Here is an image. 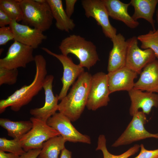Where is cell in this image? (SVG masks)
<instances>
[{
    "mask_svg": "<svg viewBox=\"0 0 158 158\" xmlns=\"http://www.w3.org/2000/svg\"><path fill=\"white\" fill-rule=\"evenodd\" d=\"M30 120L32 123V128L20 139L25 152L34 149H42L44 142L51 138L60 135L46 122L33 117Z\"/></svg>",
    "mask_w": 158,
    "mask_h": 158,
    "instance_id": "cell-5",
    "label": "cell"
},
{
    "mask_svg": "<svg viewBox=\"0 0 158 158\" xmlns=\"http://www.w3.org/2000/svg\"><path fill=\"white\" fill-rule=\"evenodd\" d=\"M107 74L100 72L92 75L86 107L95 111L106 106L110 99Z\"/></svg>",
    "mask_w": 158,
    "mask_h": 158,
    "instance_id": "cell-7",
    "label": "cell"
},
{
    "mask_svg": "<svg viewBox=\"0 0 158 158\" xmlns=\"http://www.w3.org/2000/svg\"><path fill=\"white\" fill-rule=\"evenodd\" d=\"M0 125L7 130L9 136L13 139H20L32 128V123L30 120L13 121L1 118Z\"/></svg>",
    "mask_w": 158,
    "mask_h": 158,
    "instance_id": "cell-22",
    "label": "cell"
},
{
    "mask_svg": "<svg viewBox=\"0 0 158 158\" xmlns=\"http://www.w3.org/2000/svg\"><path fill=\"white\" fill-rule=\"evenodd\" d=\"M71 152L65 148L61 151L59 158H71Z\"/></svg>",
    "mask_w": 158,
    "mask_h": 158,
    "instance_id": "cell-35",
    "label": "cell"
},
{
    "mask_svg": "<svg viewBox=\"0 0 158 158\" xmlns=\"http://www.w3.org/2000/svg\"><path fill=\"white\" fill-rule=\"evenodd\" d=\"M113 44L109 55L107 70L108 73L125 66L127 44L124 36L118 33L111 40Z\"/></svg>",
    "mask_w": 158,
    "mask_h": 158,
    "instance_id": "cell-17",
    "label": "cell"
},
{
    "mask_svg": "<svg viewBox=\"0 0 158 158\" xmlns=\"http://www.w3.org/2000/svg\"><path fill=\"white\" fill-rule=\"evenodd\" d=\"M36 72L32 82L16 90L6 99L0 101V113H2L10 107L12 111L17 112L28 104L43 88L44 80L47 73V62L43 55L35 56Z\"/></svg>",
    "mask_w": 158,
    "mask_h": 158,
    "instance_id": "cell-1",
    "label": "cell"
},
{
    "mask_svg": "<svg viewBox=\"0 0 158 158\" xmlns=\"http://www.w3.org/2000/svg\"><path fill=\"white\" fill-rule=\"evenodd\" d=\"M147 121L146 115L139 111L133 116L131 121L119 137L112 144L113 147L130 144L133 142L149 138L158 139V134L148 132L144 127Z\"/></svg>",
    "mask_w": 158,
    "mask_h": 158,
    "instance_id": "cell-6",
    "label": "cell"
},
{
    "mask_svg": "<svg viewBox=\"0 0 158 158\" xmlns=\"http://www.w3.org/2000/svg\"><path fill=\"white\" fill-rule=\"evenodd\" d=\"M140 145L135 144L127 151L119 155L111 154L108 151L106 146V139L104 135H99L97 141L96 150H101L103 154V158H128L134 154L139 151Z\"/></svg>",
    "mask_w": 158,
    "mask_h": 158,
    "instance_id": "cell-25",
    "label": "cell"
},
{
    "mask_svg": "<svg viewBox=\"0 0 158 158\" xmlns=\"http://www.w3.org/2000/svg\"><path fill=\"white\" fill-rule=\"evenodd\" d=\"M32 47L16 41L9 47L6 56L0 59V68L8 69L25 68L30 62L34 61Z\"/></svg>",
    "mask_w": 158,
    "mask_h": 158,
    "instance_id": "cell-8",
    "label": "cell"
},
{
    "mask_svg": "<svg viewBox=\"0 0 158 158\" xmlns=\"http://www.w3.org/2000/svg\"><path fill=\"white\" fill-rule=\"evenodd\" d=\"M110 94L120 91L128 92L134 88V80L137 78L136 73L126 66L108 73L107 74Z\"/></svg>",
    "mask_w": 158,
    "mask_h": 158,
    "instance_id": "cell-16",
    "label": "cell"
},
{
    "mask_svg": "<svg viewBox=\"0 0 158 158\" xmlns=\"http://www.w3.org/2000/svg\"><path fill=\"white\" fill-rule=\"evenodd\" d=\"M128 92L131 101L129 114L132 116L140 109L145 114H149L153 107H158V94L134 88Z\"/></svg>",
    "mask_w": 158,
    "mask_h": 158,
    "instance_id": "cell-15",
    "label": "cell"
},
{
    "mask_svg": "<svg viewBox=\"0 0 158 158\" xmlns=\"http://www.w3.org/2000/svg\"><path fill=\"white\" fill-rule=\"evenodd\" d=\"M41 49L48 54L56 58L63 66V71L61 79L62 87L58 95L59 100L61 101L67 95L70 87L74 83L76 79L85 72L84 68L79 64L74 63L68 56L56 54L45 47Z\"/></svg>",
    "mask_w": 158,
    "mask_h": 158,
    "instance_id": "cell-12",
    "label": "cell"
},
{
    "mask_svg": "<svg viewBox=\"0 0 158 158\" xmlns=\"http://www.w3.org/2000/svg\"><path fill=\"white\" fill-rule=\"evenodd\" d=\"M138 40L136 36L126 40L127 48L125 66L139 74L143 68L156 58L151 49H140L138 46Z\"/></svg>",
    "mask_w": 158,
    "mask_h": 158,
    "instance_id": "cell-9",
    "label": "cell"
},
{
    "mask_svg": "<svg viewBox=\"0 0 158 158\" xmlns=\"http://www.w3.org/2000/svg\"><path fill=\"white\" fill-rule=\"evenodd\" d=\"M157 158H158V157Z\"/></svg>",
    "mask_w": 158,
    "mask_h": 158,
    "instance_id": "cell-37",
    "label": "cell"
},
{
    "mask_svg": "<svg viewBox=\"0 0 158 158\" xmlns=\"http://www.w3.org/2000/svg\"><path fill=\"white\" fill-rule=\"evenodd\" d=\"M54 18L56 20V26L59 30L69 32L74 29L75 24L64 10L61 0H47Z\"/></svg>",
    "mask_w": 158,
    "mask_h": 158,
    "instance_id": "cell-21",
    "label": "cell"
},
{
    "mask_svg": "<svg viewBox=\"0 0 158 158\" xmlns=\"http://www.w3.org/2000/svg\"><path fill=\"white\" fill-rule=\"evenodd\" d=\"M92 75L84 72L73 84L69 93L59 104L58 111L72 122L78 120L86 107Z\"/></svg>",
    "mask_w": 158,
    "mask_h": 158,
    "instance_id": "cell-2",
    "label": "cell"
},
{
    "mask_svg": "<svg viewBox=\"0 0 158 158\" xmlns=\"http://www.w3.org/2000/svg\"><path fill=\"white\" fill-rule=\"evenodd\" d=\"M19 155L12 153H6L0 150V158H19Z\"/></svg>",
    "mask_w": 158,
    "mask_h": 158,
    "instance_id": "cell-34",
    "label": "cell"
},
{
    "mask_svg": "<svg viewBox=\"0 0 158 158\" xmlns=\"http://www.w3.org/2000/svg\"><path fill=\"white\" fill-rule=\"evenodd\" d=\"M134 88L148 92L158 93V60L147 65L140 74Z\"/></svg>",
    "mask_w": 158,
    "mask_h": 158,
    "instance_id": "cell-19",
    "label": "cell"
},
{
    "mask_svg": "<svg viewBox=\"0 0 158 158\" xmlns=\"http://www.w3.org/2000/svg\"><path fill=\"white\" fill-rule=\"evenodd\" d=\"M108 11L109 16L121 21L128 27L134 29L139 23L135 20L128 12L130 3H125L119 0H102Z\"/></svg>",
    "mask_w": 158,
    "mask_h": 158,
    "instance_id": "cell-18",
    "label": "cell"
},
{
    "mask_svg": "<svg viewBox=\"0 0 158 158\" xmlns=\"http://www.w3.org/2000/svg\"><path fill=\"white\" fill-rule=\"evenodd\" d=\"M137 39L141 43V48L150 49L158 59V29L155 31L150 30L147 33L139 35Z\"/></svg>",
    "mask_w": 158,
    "mask_h": 158,
    "instance_id": "cell-26",
    "label": "cell"
},
{
    "mask_svg": "<svg viewBox=\"0 0 158 158\" xmlns=\"http://www.w3.org/2000/svg\"><path fill=\"white\" fill-rule=\"evenodd\" d=\"M66 142L61 135L50 138L43 143L38 158H58Z\"/></svg>",
    "mask_w": 158,
    "mask_h": 158,
    "instance_id": "cell-23",
    "label": "cell"
},
{
    "mask_svg": "<svg viewBox=\"0 0 158 158\" xmlns=\"http://www.w3.org/2000/svg\"><path fill=\"white\" fill-rule=\"evenodd\" d=\"M12 20L4 11L0 9V27L6 26L10 25Z\"/></svg>",
    "mask_w": 158,
    "mask_h": 158,
    "instance_id": "cell-33",
    "label": "cell"
},
{
    "mask_svg": "<svg viewBox=\"0 0 158 158\" xmlns=\"http://www.w3.org/2000/svg\"><path fill=\"white\" fill-rule=\"evenodd\" d=\"M140 151L138 155L134 158H157L158 157V149L148 150L143 144L140 145Z\"/></svg>",
    "mask_w": 158,
    "mask_h": 158,
    "instance_id": "cell-30",
    "label": "cell"
},
{
    "mask_svg": "<svg viewBox=\"0 0 158 158\" xmlns=\"http://www.w3.org/2000/svg\"><path fill=\"white\" fill-rule=\"evenodd\" d=\"M0 9L12 20L18 22L23 20V14L20 0H0Z\"/></svg>",
    "mask_w": 158,
    "mask_h": 158,
    "instance_id": "cell-24",
    "label": "cell"
},
{
    "mask_svg": "<svg viewBox=\"0 0 158 158\" xmlns=\"http://www.w3.org/2000/svg\"><path fill=\"white\" fill-rule=\"evenodd\" d=\"M54 76L47 75L43 83V88L45 94V102L43 107L31 109L30 113L33 117L45 122L58 110L59 95L54 96L52 90Z\"/></svg>",
    "mask_w": 158,
    "mask_h": 158,
    "instance_id": "cell-13",
    "label": "cell"
},
{
    "mask_svg": "<svg viewBox=\"0 0 158 158\" xmlns=\"http://www.w3.org/2000/svg\"><path fill=\"white\" fill-rule=\"evenodd\" d=\"M81 4L85 16L96 20L106 37L111 40L116 35L117 30L111 24L108 11L102 0H82Z\"/></svg>",
    "mask_w": 158,
    "mask_h": 158,
    "instance_id": "cell-10",
    "label": "cell"
},
{
    "mask_svg": "<svg viewBox=\"0 0 158 158\" xmlns=\"http://www.w3.org/2000/svg\"><path fill=\"white\" fill-rule=\"evenodd\" d=\"M71 122L68 117L59 112L51 117L47 123L49 126L57 131L66 141L91 144L90 137L79 132Z\"/></svg>",
    "mask_w": 158,
    "mask_h": 158,
    "instance_id": "cell-11",
    "label": "cell"
},
{
    "mask_svg": "<svg viewBox=\"0 0 158 158\" xmlns=\"http://www.w3.org/2000/svg\"><path fill=\"white\" fill-rule=\"evenodd\" d=\"M20 139L8 140L5 138H0V150L12 153L19 156L25 152L23 148Z\"/></svg>",
    "mask_w": 158,
    "mask_h": 158,
    "instance_id": "cell-27",
    "label": "cell"
},
{
    "mask_svg": "<svg viewBox=\"0 0 158 158\" xmlns=\"http://www.w3.org/2000/svg\"><path fill=\"white\" fill-rule=\"evenodd\" d=\"M59 48L63 55H75L79 60V64L88 70L99 60L96 46L79 35L73 34L63 39Z\"/></svg>",
    "mask_w": 158,
    "mask_h": 158,
    "instance_id": "cell-3",
    "label": "cell"
},
{
    "mask_svg": "<svg viewBox=\"0 0 158 158\" xmlns=\"http://www.w3.org/2000/svg\"><path fill=\"white\" fill-rule=\"evenodd\" d=\"M14 35V40L30 46L33 49L37 48L47 36L42 31L30 26L20 24L12 20L9 25Z\"/></svg>",
    "mask_w": 158,
    "mask_h": 158,
    "instance_id": "cell-14",
    "label": "cell"
},
{
    "mask_svg": "<svg viewBox=\"0 0 158 158\" xmlns=\"http://www.w3.org/2000/svg\"><path fill=\"white\" fill-rule=\"evenodd\" d=\"M77 0H66L65 11L70 18L73 15L74 11V7Z\"/></svg>",
    "mask_w": 158,
    "mask_h": 158,
    "instance_id": "cell-31",
    "label": "cell"
},
{
    "mask_svg": "<svg viewBox=\"0 0 158 158\" xmlns=\"http://www.w3.org/2000/svg\"><path fill=\"white\" fill-rule=\"evenodd\" d=\"M156 19L158 26V8L156 12Z\"/></svg>",
    "mask_w": 158,
    "mask_h": 158,
    "instance_id": "cell-36",
    "label": "cell"
},
{
    "mask_svg": "<svg viewBox=\"0 0 158 158\" xmlns=\"http://www.w3.org/2000/svg\"><path fill=\"white\" fill-rule=\"evenodd\" d=\"M129 3L134 9L132 18L136 21L140 18L145 19L151 24L153 30H156L153 16L158 0H131Z\"/></svg>",
    "mask_w": 158,
    "mask_h": 158,
    "instance_id": "cell-20",
    "label": "cell"
},
{
    "mask_svg": "<svg viewBox=\"0 0 158 158\" xmlns=\"http://www.w3.org/2000/svg\"><path fill=\"white\" fill-rule=\"evenodd\" d=\"M20 3L23 12L22 22L24 25L42 32L49 29L54 18L47 0L41 3L35 0H20Z\"/></svg>",
    "mask_w": 158,
    "mask_h": 158,
    "instance_id": "cell-4",
    "label": "cell"
},
{
    "mask_svg": "<svg viewBox=\"0 0 158 158\" xmlns=\"http://www.w3.org/2000/svg\"><path fill=\"white\" fill-rule=\"evenodd\" d=\"M41 149H34L25 152L20 156L19 158H37L38 157Z\"/></svg>",
    "mask_w": 158,
    "mask_h": 158,
    "instance_id": "cell-32",
    "label": "cell"
},
{
    "mask_svg": "<svg viewBox=\"0 0 158 158\" xmlns=\"http://www.w3.org/2000/svg\"><path fill=\"white\" fill-rule=\"evenodd\" d=\"M18 74V69H8L0 68V85L15 84L17 82Z\"/></svg>",
    "mask_w": 158,
    "mask_h": 158,
    "instance_id": "cell-28",
    "label": "cell"
},
{
    "mask_svg": "<svg viewBox=\"0 0 158 158\" xmlns=\"http://www.w3.org/2000/svg\"><path fill=\"white\" fill-rule=\"evenodd\" d=\"M14 40L13 33L9 26L0 28V45H6L10 40Z\"/></svg>",
    "mask_w": 158,
    "mask_h": 158,
    "instance_id": "cell-29",
    "label": "cell"
}]
</instances>
